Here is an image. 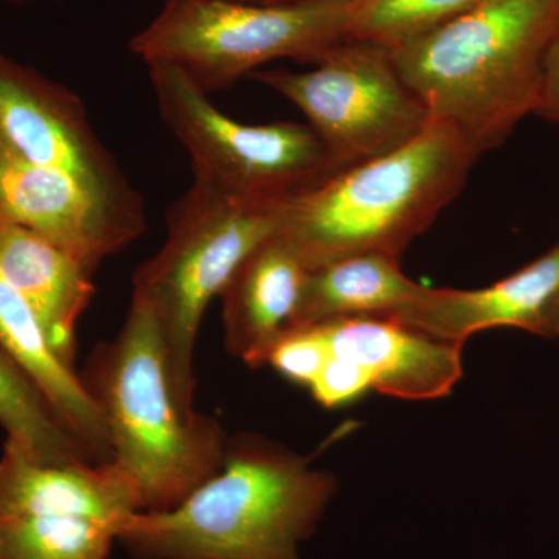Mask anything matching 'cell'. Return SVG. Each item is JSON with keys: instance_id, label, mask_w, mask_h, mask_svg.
<instances>
[{"instance_id": "obj_1", "label": "cell", "mask_w": 559, "mask_h": 559, "mask_svg": "<svg viewBox=\"0 0 559 559\" xmlns=\"http://www.w3.org/2000/svg\"><path fill=\"white\" fill-rule=\"evenodd\" d=\"M336 480L274 441L229 439L218 473L165 511H138L117 543L138 559H300Z\"/></svg>"}, {"instance_id": "obj_2", "label": "cell", "mask_w": 559, "mask_h": 559, "mask_svg": "<svg viewBox=\"0 0 559 559\" xmlns=\"http://www.w3.org/2000/svg\"><path fill=\"white\" fill-rule=\"evenodd\" d=\"M558 32L559 0H487L390 55L430 116L480 157L539 112Z\"/></svg>"}, {"instance_id": "obj_3", "label": "cell", "mask_w": 559, "mask_h": 559, "mask_svg": "<svg viewBox=\"0 0 559 559\" xmlns=\"http://www.w3.org/2000/svg\"><path fill=\"white\" fill-rule=\"evenodd\" d=\"M477 159L451 123L432 117L401 148L283 200L277 234L310 271L358 253L400 259L459 197Z\"/></svg>"}, {"instance_id": "obj_4", "label": "cell", "mask_w": 559, "mask_h": 559, "mask_svg": "<svg viewBox=\"0 0 559 559\" xmlns=\"http://www.w3.org/2000/svg\"><path fill=\"white\" fill-rule=\"evenodd\" d=\"M81 378L105 418L114 462L138 485L143 511L173 509L223 466L229 437L218 419L179 411L156 316L138 294L116 340L95 348Z\"/></svg>"}, {"instance_id": "obj_5", "label": "cell", "mask_w": 559, "mask_h": 559, "mask_svg": "<svg viewBox=\"0 0 559 559\" xmlns=\"http://www.w3.org/2000/svg\"><path fill=\"white\" fill-rule=\"evenodd\" d=\"M282 201L231 197L194 180L168 212L164 248L134 274V290L159 325L179 411L194 409L193 360L202 318L235 271L278 229Z\"/></svg>"}, {"instance_id": "obj_6", "label": "cell", "mask_w": 559, "mask_h": 559, "mask_svg": "<svg viewBox=\"0 0 559 559\" xmlns=\"http://www.w3.org/2000/svg\"><path fill=\"white\" fill-rule=\"evenodd\" d=\"M349 3L168 0L130 49L145 62H170L210 94L280 58L318 64L349 40Z\"/></svg>"}, {"instance_id": "obj_7", "label": "cell", "mask_w": 559, "mask_h": 559, "mask_svg": "<svg viewBox=\"0 0 559 559\" xmlns=\"http://www.w3.org/2000/svg\"><path fill=\"white\" fill-rule=\"evenodd\" d=\"M146 66L162 119L189 151L194 180L231 197L280 201L334 173L310 124L240 123L176 66Z\"/></svg>"}, {"instance_id": "obj_8", "label": "cell", "mask_w": 559, "mask_h": 559, "mask_svg": "<svg viewBox=\"0 0 559 559\" xmlns=\"http://www.w3.org/2000/svg\"><path fill=\"white\" fill-rule=\"evenodd\" d=\"M252 76L307 116L334 171L401 148L432 119L401 79L390 50L377 44L347 40L307 72L267 70Z\"/></svg>"}, {"instance_id": "obj_9", "label": "cell", "mask_w": 559, "mask_h": 559, "mask_svg": "<svg viewBox=\"0 0 559 559\" xmlns=\"http://www.w3.org/2000/svg\"><path fill=\"white\" fill-rule=\"evenodd\" d=\"M0 143L32 164L70 173L112 200L142 204L92 130L80 98L3 51Z\"/></svg>"}, {"instance_id": "obj_10", "label": "cell", "mask_w": 559, "mask_h": 559, "mask_svg": "<svg viewBox=\"0 0 559 559\" xmlns=\"http://www.w3.org/2000/svg\"><path fill=\"white\" fill-rule=\"evenodd\" d=\"M0 216L35 231L95 274L145 230L142 204H127L58 168L32 164L0 143Z\"/></svg>"}, {"instance_id": "obj_11", "label": "cell", "mask_w": 559, "mask_h": 559, "mask_svg": "<svg viewBox=\"0 0 559 559\" xmlns=\"http://www.w3.org/2000/svg\"><path fill=\"white\" fill-rule=\"evenodd\" d=\"M436 340L465 341L481 330L520 329L559 337V242L539 259L481 289H433L393 318Z\"/></svg>"}, {"instance_id": "obj_12", "label": "cell", "mask_w": 559, "mask_h": 559, "mask_svg": "<svg viewBox=\"0 0 559 559\" xmlns=\"http://www.w3.org/2000/svg\"><path fill=\"white\" fill-rule=\"evenodd\" d=\"M319 323L330 355L355 364L371 389L384 395L441 399L462 378L463 344L457 342L436 340L393 318L359 316Z\"/></svg>"}, {"instance_id": "obj_13", "label": "cell", "mask_w": 559, "mask_h": 559, "mask_svg": "<svg viewBox=\"0 0 559 559\" xmlns=\"http://www.w3.org/2000/svg\"><path fill=\"white\" fill-rule=\"evenodd\" d=\"M143 511L131 474L117 462L44 465L3 444L0 455V516H76L119 527Z\"/></svg>"}, {"instance_id": "obj_14", "label": "cell", "mask_w": 559, "mask_h": 559, "mask_svg": "<svg viewBox=\"0 0 559 559\" xmlns=\"http://www.w3.org/2000/svg\"><path fill=\"white\" fill-rule=\"evenodd\" d=\"M308 274L277 231L242 261L219 296L231 356L252 369L266 366L272 347L296 325Z\"/></svg>"}, {"instance_id": "obj_15", "label": "cell", "mask_w": 559, "mask_h": 559, "mask_svg": "<svg viewBox=\"0 0 559 559\" xmlns=\"http://www.w3.org/2000/svg\"><path fill=\"white\" fill-rule=\"evenodd\" d=\"M0 271L32 308L55 355L75 369L76 325L94 296V274L64 249L2 216Z\"/></svg>"}, {"instance_id": "obj_16", "label": "cell", "mask_w": 559, "mask_h": 559, "mask_svg": "<svg viewBox=\"0 0 559 559\" xmlns=\"http://www.w3.org/2000/svg\"><path fill=\"white\" fill-rule=\"evenodd\" d=\"M0 349L10 356L60 412L97 463L114 462L108 428L83 378L50 348L38 319L0 271Z\"/></svg>"}, {"instance_id": "obj_17", "label": "cell", "mask_w": 559, "mask_h": 559, "mask_svg": "<svg viewBox=\"0 0 559 559\" xmlns=\"http://www.w3.org/2000/svg\"><path fill=\"white\" fill-rule=\"evenodd\" d=\"M428 290L406 277L396 257L380 252L345 257L310 271L294 329L359 316L396 318Z\"/></svg>"}, {"instance_id": "obj_18", "label": "cell", "mask_w": 559, "mask_h": 559, "mask_svg": "<svg viewBox=\"0 0 559 559\" xmlns=\"http://www.w3.org/2000/svg\"><path fill=\"white\" fill-rule=\"evenodd\" d=\"M0 426L7 444L44 465L97 463L39 385L0 349Z\"/></svg>"}, {"instance_id": "obj_19", "label": "cell", "mask_w": 559, "mask_h": 559, "mask_svg": "<svg viewBox=\"0 0 559 559\" xmlns=\"http://www.w3.org/2000/svg\"><path fill=\"white\" fill-rule=\"evenodd\" d=\"M117 540L108 522L76 516H0V559H108Z\"/></svg>"}, {"instance_id": "obj_20", "label": "cell", "mask_w": 559, "mask_h": 559, "mask_svg": "<svg viewBox=\"0 0 559 559\" xmlns=\"http://www.w3.org/2000/svg\"><path fill=\"white\" fill-rule=\"evenodd\" d=\"M487 0H352L349 40L395 49Z\"/></svg>"}, {"instance_id": "obj_21", "label": "cell", "mask_w": 559, "mask_h": 559, "mask_svg": "<svg viewBox=\"0 0 559 559\" xmlns=\"http://www.w3.org/2000/svg\"><path fill=\"white\" fill-rule=\"evenodd\" d=\"M330 359V347L322 325L299 326L280 337L267 364L296 384L310 389Z\"/></svg>"}, {"instance_id": "obj_22", "label": "cell", "mask_w": 559, "mask_h": 559, "mask_svg": "<svg viewBox=\"0 0 559 559\" xmlns=\"http://www.w3.org/2000/svg\"><path fill=\"white\" fill-rule=\"evenodd\" d=\"M370 389L369 378L359 370V367L349 360L334 358L331 355L310 388L314 400L326 409L353 403Z\"/></svg>"}, {"instance_id": "obj_23", "label": "cell", "mask_w": 559, "mask_h": 559, "mask_svg": "<svg viewBox=\"0 0 559 559\" xmlns=\"http://www.w3.org/2000/svg\"><path fill=\"white\" fill-rule=\"evenodd\" d=\"M538 116L559 124V32L547 57L546 84Z\"/></svg>"}, {"instance_id": "obj_24", "label": "cell", "mask_w": 559, "mask_h": 559, "mask_svg": "<svg viewBox=\"0 0 559 559\" xmlns=\"http://www.w3.org/2000/svg\"><path fill=\"white\" fill-rule=\"evenodd\" d=\"M229 2L249 3V5H282V3L300 2V0H229Z\"/></svg>"}, {"instance_id": "obj_25", "label": "cell", "mask_w": 559, "mask_h": 559, "mask_svg": "<svg viewBox=\"0 0 559 559\" xmlns=\"http://www.w3.org/2000/svg\"><path fill=\"white\" fill-rule=\"evenodd\" d=\"M11 2H22V0H11Z\"/></svg>"}]
</instances>
